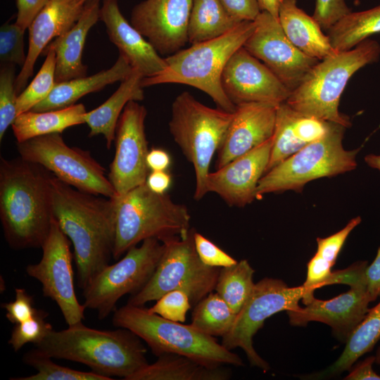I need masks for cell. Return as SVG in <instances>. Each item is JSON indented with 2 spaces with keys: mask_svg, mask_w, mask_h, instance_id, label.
<instances>
[{
  "mask_svg": "<svg viewBox=\"0 0 380 380\" xmlns=\"http://www.w3.org/2000/svg\"><path fill=\"white\" fill-rule=\"evenodd\" d=\"M255 21H241L227 33L213 39L191 44L165 58L166 68L142 79L143 87L167 83L189 85L207 94L219 108L234 113V106L221 84L223 70L231 56L255 29Z\"/></svg>",
  "mask_w": 380,
  "mask_h": 380,
  "instance_id": "4",
  "label": "cell"
},
{
  "mask_svg": "<svg viewBox=\"0 0 380 380\" xmlns=\"http://www.w3.org/2000/svg\"><path fill=\"white\" fill-rule=\"evenodd\" d=\"M144 77L136 70L124 80L118 89L99 107L87 111L84 122L89 126V137L102 134L106 146L111 148L115 140L118 120L127 103L130 101H141L144 99L141 81Z\"/></svg>",
  "mask_w": 380,
  "mask_h": 380,
  "instance_id": "27",
  "label": "cell"
},
{
  "mask_svg": "<svg viewBox=\"0 0 380 380\" xmlns=\"http://www.w3.org/2000/svg\"><path fill=\"white\" fill-rule=\"evenodd\" d=\"M46 56L38 73L17 99V116L31 110L37 104L44 100L52 91L56 82V53L48 50L42 53Z\"/></svg>",
  "mask_w": 380,
  "mask_h": 380,
  "instance_id": "38",
  "label": "cell"
},
{
  "mask_svg": "<svg viewBox=\"0 0 380 380\" xmlns=\"http://www.w3.org/2000/svg\"><path fill=\"white\" fill-rule=\"evenodd\" d=\"M314 294L303 285L289 287L282 280L264 278L255 284L253 291L239 312L229 331L222 336V344L228 350L241 348L251 366L264 371L270 369L268 363L255 351L253 338L265 321L281 311L293 310L298 302L307 305Z\"/></svg>",
  "mask_w": 380,
  "mask_h": 380,
  "instance_id": "13",
  "label": "cell"
},
{
  "mask_svg": "<svg viewBox=\"0 0 380 380\" xmlns=\"http://www.w3.org/2000/svg\"><path fill=\"white\" fill-rule=\"evenodd\" d=\"M101 6V0H87L75 24L52 40L42 51L53 50L56 53V82L87 75V66L82 63L83 49L90 29L100 20Z\"/></svg>",
  "mask_w": 380,
  "mask_h": 380,
  "instance_id": "24",
  "label": "cell"
},
{
  "mask_svg": "<svg viewBox=\"0 0 380 380\" xmlns=\"http://www.w3.org/2000/svg\"><path fill=\"white\" fill-rule=\"evenodd\" d=\"M194 241L199 258L208 266L222 268L230 267L237 262L234 258L195 230Z\"/></svg>",
  "mask_w": 380,
  "mask_h": 380,
  "instance_id": "43",
  "label": "cell"
},
{
  "mask_svg": "<svg viewBox=\"0 0 380 380\" xmlns=\"http://www.w3.org/2000/svg\"><path fill=\"white\" fill-rule=\"evenodd\" d=\"M380 339V302L369 309L363 320L353 331L339 357L326 369L310 375V379L334 377L350 369L364 354L370 352Z\"/></svg>",
  "mask_w": 380,
  "mask_h": 380,
  "instance_id": "30",
  "label": "cell"
},
{
  "mask_svg": "<svg viewBox=\"0 0 380 380\" xmlns=\"http://www.w3.org/2000/svg\"><path fill=\"white\" fill-rule=\"evenodd\" d=\"M346 129L334 122L324 138L307 144L267 172L259 181L257 198L270 193L289 190L301 192L309 182L355 170L356 157L361 148H344Z\"/></svg>",
  "mask_w": 380,
  "mask_h": 380,
  "instance_id": "9",
  "label": "cell"
},
{
  "mask_svg": "<svg viewBox=\"0 0 380 380\" xmlns=\"http://www.w3.org/2000/svg\"><path fill=\"white\" fill-rule=\"evenodd\" d=\"M254 272L246 260L220 268L215 291L236 314L253 291Z\"/></svg>",
  "mask_w": 380,
  "mask_h": 380,
  "instance_id": "35",
  "label": "cell"
},
{
  "mask_svg": "<svg viewBox=\"0 0 380 380\" xmlns=\"http://www.w3.org/2000/svg\"><path fill=\"white\" fill-rule=\"evenodd\" d=\"M296 114L286 102L277 106L272 145L265 173L305 146L293 131Z\"/></svg>",
  "mask_w": 380,
  "mask_h": 380,
  "instance_id": "36",
  "label": "cell"
},
{
  "mask_svg": "<svg viewBox=\"0 0 380 380\" xmlns=\"http://www.w3.org/2000/svg\"><path fill=\"white\" fill-rule=\"evenodd\" d=\"M375 362L377 363L378 365H380V346L379 347L376 353Z\"/></svg>",
  "mask_w": 380,
  "mask_h": 380,
  "instance_id": "54",
  "label": "cell"
},
{
  "mask_svg": "<svg viewBox=\"0 0 380 380\" xmlns=\"http://www.w3.org/2000/svg\"><path fill=\"white\" fill-rule=\"evenodd\" d=\"M221 84L224 94L236 106L247 103L278 106L286 102L291 93L262 62L243 46L227 63Z\"/></svg>",
  "mask_w": 380,
  "mask_h": 380,
  "instance_id": "17",
  "label": "cell"
},
{
  "mask_svg": "<svg viewBox=\"0 0 380 380\" xmlns=\"http://www.w3.org/2000/svg\"><path fill=\"white\" fill-rule=\"evenodd\" d=\"M364 160L368 166L380 171V155L370 153L365 156Z\"/></svg>",
  "mask_w": 380,
  "mask_h": 380,
  "instance_id": "53",
  "label": "cell"
},
{
  "mask_svg": "<svg viewBox=\"0 0 380 380\" xmlns=\"http://www.w3.org/2000/svg\"><path fill=\"white\" fill-rule=\"evenodd\" d=\"M230 376L231 370L223 366L210 367L185 355L167 353L129 380H227Z\"/></svg>",
  "mask_w": 380,
  "mask_h": 380,
  "instance_id": "28",
  "label": "cell"
},
{
  "mask_svg": "<svg viewBox=\"0 0 380 380\" xmlns=\"http://www.w3.org/2000/svg\"><path fill=\"white\" fill-rule=\"evenodd\" d=\"M227 11L239 21H254L261 12L258 0H220Z\"/></svg>",
  "mask_w": 380,
  "mask_h": 380,
  "instance_id": "46",
  "label": "cell"
},
{
  "mask_svg": "<svg viewBox=\"0 0 380 380\" xmlns=\"http://www.w3.org/2000/svg\"><path fill=\"white\" fill-rule=\"evenodd\" d=\"M49 0H16L18 9L15 23L25 31Z\"/></svg>",
  "mask_w": 380,
  "mask_h": 380,
  "instance_id": "47",
  "label": "cell"
},
{
  "mask_svg": "<svg viewBox=\"0 0 380 380\" xmlns=\"http://www.w3.org/2000/svg\"><path fill=\"white\" fill-rule=\"evenodd\" d=\"M86 108L82 103L53 110H29L18 115L11 125L17 143L54 133L84 122Z\"/></svg>",
  "mask_w": 380,
  "mask_h": 380,
  "instance_id": "29",
  "label": "cell"
},
{
  "mask_svg": "<svg viewBox=\"0 0 380 380\" xmlns=\"http://www.w3.org/2000/svg\"><path fill=\"white\" fill-rule=\"evenodd\" d=\"M127 61L120 54L114 65L91 76L56 82L50 94L31 110L42 112L58 110L75 104L82 96L100 91L106 86L122 82L132 72Z\"/></svg>",
  "mask_w": 380,
  "mask_h": 380,
  "instance_id": "25",
  "label": "cell"
},
{
  "mask_svg": "<svg viewBox=\"0 0 380 380\" xmlns=\"http://www.w3.org/2000/svg\"><path fill=\"white\" fill-rule=\"evenodd\" d=\"M87 0H49L34 19L29 30V46L25 65L16 77L18 94L26 87L39 55L54 39L68 31L79 20Z\"/></svg>",
  "mask_w": 380,
  "mask_h": 380,
  "instance_id": "22",
  "label": "cell"
},
{
  "mask_svg": "<svg viewBox=\"0 0 380 380\" xmlns=\"http://www.w3.org/2000/svg\"><path fill=\"white\" fill-rule=\"evenodd\" d=\"M243 47L262 62L291 91L319 61L303 53L286 37L278 18L261 11Z\"/></svg>",
  "mask_w": 380,
  "mask_h": 380,
  "instance_id": "16",
  "label": "cell"
},
{
  "mask_svg": "<svg viewBox=\"0 0 380 380\" xmlns=\"http://www.w3.org/2000/svg\"><path fill=\"white\" fill-rule=\"evenodd\" d=\"M172 163L167 151L160 148H152L146 156V164L150 171H167Z\"/></svg>",
  "mask_w": 380,
  "mask_h": 380,
  "instance_id": "50",
  "label": "cell"
},
{
  "mask_svg": "<svg viewBox=\"0 0 380 380\" xmlns=\"http://www.w3.org/2000/svg\"><path fill=\"white\" fill-rule=\"evenodd\" d=\"M192 307L186 293L174 290L156 300L149 310L162 317L177 322H184L189 310Z\"/></svg>",
  "mask_w": 380,
  "mask_h": 380,
  "instance_id": "42",
  "label": "cell"
},
{
  "mask_svg": "<svg viewBox=\"0 0 380 380\" xmlns=\"http://www.w3.org/2000/svg\"><path fill=\"white\" fill-rule=\"evenodd\" d=\"M346 293L330 300L313 298L305 308L286 311L293 326L305 327L315 321L328 324L341 341L346 343L353 331L363 320L372 302L365 279L350 286Z\"/></svg>",
  "mask_w": 380,
  "mask_h": 380,
  "instance_id": "19",
  "label": "cell"
},
{
  "mask_svg": "<svg viewBox=\"0 0 380 380\" xmlns=\"http://www.w3.org/2000/svg\"><path fill=\"white\" fill-rule=\"evenodd\" d=\"M113 199L115 260L145 239L156 238L164 243L184 237L191 229L186 206L174 202L167 193L152 191L146 182Z\"/></svg>",
  "mask_w": 380,
  "mask_h": 380,
  "instance_id": "6",
  "label": "cell"
},
{
  "mask_svg": "<svg viewBox=\"0 0 380 380\" xmlns=\"http://www.w3.org/2000/svg\"><path fill=\"white\" fill-rule=\"evenodd\" d=\"M15 23L8 22L0 28V61L1 64L18 65L21 68L25 65L27 53L24 49V34Z\"/></svg>",
  "mask_w": 380,
  "mask_h": 380,
  "instance_id": "41",
  "label": "cell"
},
{
  "mask_svg": "<svg viewBox=\"0 0 380 380\" xmlns=\"http://www.w3.org/2000/svg\"><path fill=\"white\" fill-rule=\"evenodd\" d=\"M361 220V217H355L336 233L326 238H317V249L307 264V277L303 284L311 293L314 294L317 289L333 284L331 268L346 239Z\"/></svg>",
  "mask_w": 380,
  "mask_h": 380,
  "instance_id": "31",
  "label": "cell"
},
{
  "mask_svg": "<svg viewBox=\"0 0 380 380\" xmlns=\"http://www.w3.org/2000/svg\"><path fill=\"white\" fill-rule=\"evenodd\" d=\"M147 110L136 101L125 106L118 122L113 160L108 177L117 196L146 182L149 169L146 164L148 153L145 133Z\"/></svg>",
  "mask_w": 380,
  "mask_h": 380,
  "instance_id": "15",
  "label": "cell"
},
{
  "mask_svg": "<svg viewBox=\"0 0 380 380\" xmlns=\"http://www.w3.org/2000/svg\"><path fill=\"white\" fill-rule=\"evenodd\" d=\"M278 20L289 40L305 55L320 61L336 51L319 23L296 0H280Z\"/></svg>",
  "mask_w": 380,
  "mask_h": 380,
  "instance_id": "26",
  "label": "cell"
},
{
  "mask_svg": "<svg viewBox=\"0 0 380 380\" xmlns=\"http://www.w3.org/2000/svg\"><path fill=\"white\" fill-rule=\"evenodd\" d=\"M236 315L216 292H211L194 307L190 324L208 336L222 337L232 327Z\"/></svg>",
  "mask_w": 380,
  "mask_h": 380,
  "instance_id": "34",
  "label": "cell"
},
{
  "mask_svg": "<svg viewBox=\"0 0 380 380\" xmlns=\"http://www.w3.org/2000/svg\"><path fill=\"white\" fill-rule=\"evenodd\" d=\"M193 0H144L132 10L130 23L160 55L170 56L188 42Z\"/></svg>",
  "mask_w": 380,
  "mask_h": 380,
  "instance_id": "18",
  "label": "cell"
},
{
  "mask_svg": "<svg viewBox=\"0 0 380 380\" xmlns=\"http://www.w3.org/2000/svg\"><path fill=\"white\" fill-rule=\"evenodd\" d=\"M194 229L182 238L164 242V250L154 273L146 285L130 295L128 304L143 306L166 293L181 290L192 306L215 290L220 267L202 262L196 251Z\"/></svg>",
  "mask_w": 380,
  "mask_h": 380,
  "instance_id": "10",
  "label": "cell"
},
{
  "mask_svg": "<svg viewBox=\"0 0 380 380\" xmlns=\"http://www.w3.org/2000/svg\"><path fill=\"white\" fill-rule=\"evenodd\" d=\"M261 11H267L278 18L280 0H258Z\"/></svg>",
  "mask_w": 380,
  "mask_h": 380,
  "instance_id": "52",
  "label": "cell"
},
{
  "mask_svg": "<svg viewBox=\"0 0 380 380\" xmlns=\"http://www.w3.org/2000/svg\"><path fill=\"white\" fill-rule=\"evenodd\" d=\"M375 356H369L355 367H352L350 373L344 378L347 380H380V375L376 374L373 368Z\"/></svg>",
  "mask_w": 380,
  "mask_h": 380,
  "instance_id": "49",
  "label": "cell"
},
{
  "mask_svg": "<svg viewBox=\"0 0 380 380\" xmlns=\"http://www.w3.org/2000/svg\"><path fill=\"white\" fill-rule=\"evenodd\" d=\"M113 324L138 336L156 356L167 353L185 355L210 367L243 366L241 358L191 324L173 322L143 306L126 305L115 309Z\"/></svg>",
  "mask_w": 380,
  "mask_h": 380,
  "instance_id": "7",
  "label": "cell"
},
{
  "mask_svg": "<svg viewBox=\"0 0 380 380\" xmlns=\"http://www.w3.org/2000/svg\"><path fill=\"white\" fill-rule=\"evenodd\" d=\"M146 184L152 191L164 194L172 184V176L167 171H150Z\"/></svg>",
  "mask_w": 380,
  "mask_h": 380,
  "instance_id": "51",
  "label": "cell"
},
{
  "mask_svg": "<svg viewBox=\"0 0 380 380\" xmlns=\"http://www.w3.org/2000/svg\"><path fill=\"white\" fill-rule=\"evenodd\" d=\"M233 113L206 106L188 91L182 92L172 102L169 129L194 167L196 200L207 194L205 182L210 165L222 142Z\"/></svg>",
  "mask_w": 380,
  "mask_h": 380,
  "instance_id": "8",
  "label": "cell"
},
{
  "mask_svg": "<svg viewBox=\"0 0 380 380\" xmlns=\"http://www.w3.org/2000/svg\"><path fill=\"white\" fill-rule=\"evenodd\" d=\"M15 293V300L2 303L1 307L6 312V317L8 320L18 324L34 317L39 309L34 307L33 297L25 289L16 288Z\"/></svg>",
  "mask_w": 380,
  "mask_h": 380,
  "instance_id": "44",
  "label": "cell"
},
{
  "mask_svg": "<svg viewBox=\"0 0 380 380\" xmlns=\"http://www.w3.org/2000/svg\"><path fill=\"white\" fill-rule=\"evenodd\" d=\"M164 250L156 238L129 248L124 257L104 267L83 290L84 305L96 312L100 319L115 310L125 295L141 290L154 273Z\"/></svg>",
  "mask_w": 380,
  "mask_h": 380,
  "instance_id": "12",
  "label": "cell"
},
{
  "mask_svg": "<svg viewBox=\"0 0 380 380\" xmlns=\"http://www.w3.org/2000/svg\"><path fill=\"white\" fill-rule=\"evenodd\" d=\"M100 20L105 24L108 38L118 49L119 54L144 78L156 75L166 68L165 59L125 18L118 0H103Z\"/></svg>",
  "mask_w": 380,
  "mask_h": 380,
  "instance_id": "23",
  "label": "cell"
},
{
  "mask_svg": "<svg viewBox=\"0 0 380 380\" xmlns=\"http://www.w3.org/2000/svg\"><path fill=\"white\" fill-rule=\"evenodd\" d=\"M277 107L266 103H247L236 106L217 151L216 170L272 137Z\"/></svg>",
  "mask_w": 380,
  "mask_h": 380,
  "instance_id": "21",
  "label": "cell"
},
{
  "mask_svg": "<svg viewBox=\"0 0 380 380\" xmlns=\"http://www.w3.org/2000/svg\"><path fill=\"white\" fill-rule=\"evenodd\" d=\"M241 22L227 11L220 0H193L187 30L188 42L195 44L217 38Z\"/></svg>",
  "mask_w": 380,
  "mask_h": 380,
  "instance_id": "32",
  "label": "cell"
},
{
  "mask_svg": "<svg viewBox=\"0 0 380 380\" xmlns=\"http://www.w3.org/2000/svg\"><path fill=\"white\" fill-rule=\"evenodd\" d=\"M367 291L372 301L380 296V247L370 265H367L365 274Z\"/></svg>",
  "mask_w": 380,
  "mask_h": 380,
  "instance_id": "48",
  "label": "cell"
},
{
  "mask_svg": "<svg viewBox=\"0 0 380 380\" xmlns=\"http://www.w3.org/2000/svg\"><path fill=\"white\" fill-rule=\"evenodd\" d=\"M51 175L21 157L0 158V220L11 248H42L54 220Z\"/></svg>",
  "mask_w": 380,
  "mask_h": 380,
  "instance_id": "2",
  "label": "cell"
},
{
  "mask_svg": "<svg viewBox=\"0 0 380 380\" xmlns=\"http://www.w3.org/2000/svg\"><path fill=\"white\" fill-rule=\"evenodd\" d=\"M132 331L99 330L82 322L61 330H52L35 349L51 358L84 364L99 374L129 377L148 365L147 350Z\"/></svg>",
  "mask_w": 380,
  "mask_h": 380,
  "instance_id": "3",
  "label": "cell"
},
{
  "mask_svg": "<svg viewBox=\"0 0 380 380\" xmlns=\"http://www.w3.org/2000/svg\"><path fill=\"white\" fill-rule=\"evenodd\" d=\"M15 65L1 64L0 70V141L17 117V99L15 82Z\"/></svg>",
  "mask_w": 380,
  "mask_h": 380,
  "instance_id": "39",
  "label": "cell"
},
{
  "mask_svg": "<svg viewBox=\"0 0 380 380\" xmlns=\"http://www.w3.org/2000/svg\"><path fill=\"white\" fill-rule=\"evenodd\" d=\"M51 357L43 355L35 348L23 356V361L37 370L32 375L11 378L13 380H111L113 378L93 371L83 372L56 364Z\"/></svg>",
  "mask_w": 380,
  "mask_h": 380,
  "instance_id": "37",
  "label": "cell"
},
{
  "mask_svg": "<svg viewBox=\"0 0 380 380\" xmlns=\"http://www.w3.org/2000/svg\"><path fill=\"white\" fill-rule=\"evenodd\" d=\"M47 315V312L39 309L30 319L15 324L8 341L14 351L20 350L27 343H39L53 329L45 319Z\"/></svg>",
  "mask_w": 380,
  "mask_h": 380,
  "instance_id": "40",
  "label": "cell"
},
{
  "mask_svg": "<svg viewBox=\"0 0 380 380\" xmlns=\"http://www.w3.org/2000/svg\"><path fill=\"white\" fill-rule=\"evenodd\" d=\"M379 32L380 4L362 11H351L334 24L327 35L335 51H344Z\"/></svg>",
  "mask_w": 380,
  "mask_h": 380,
  "instance_id": "33",
  "label": "cell"
},
{
  "mask_svg": "<svg viewBox=\"0 0 380 380\" xmlns=\"http://www.w3.org/2000/svg\"><path fill=\"white\" fill-rule=\"evenodd\" d=\"M54 219L74 248L82 291L113 257L115 234L113 198L80 191L51 177Z\"/></svg>",
  "mask_w": 380,
  "mask_h": 380,
  "instance_id": "1",
  "label": "cell"
},
{
  "mask_svg": "<svg viewBox=\"0 0 380 380\" xmlns=\"http://www.w3.org/2000/svg\"><path fill=\"white\" fill-rule=\"evenodd\" d=\"M17 148L23 159L39 165L80 191L107 198L117 196L106 169L89 151L68 146L60 133L17 143Z\"/></svg>",
  "mask_w": 380,
  "mask_h": 380,
  "instance_id": "11",
  "label": "cell"
},
{
  "mask_svg": "<svg viewBox=\"0 0 380 380\" xmlns=\"http://www.w3.org/2000/svg\"><path fill=\"white\" fill-rule=\"evenodd\" d=\"M272 145V137L210 172L205 182L207 193L217 194L230 206L243 208L252 203L266 172Z\"/></svg>",
  "mask_w": 380,
  "mask_h": 380,
  "instance_id": "20",
  "label": "cell"
},
{
  "mask_svg": "<svg viewBox=\"0 0 380 380\" xmlns=\"http://www.w3.org/2000/svg\"><path fill=\"white\" fill-rule=\"evenodd\" d=\"M351 12L345 0H316L313 18L322 30H329L343 17Z\"/></svg>",
  "mask_w": 380,
  "mask_h": 380,
  "instance_id": "45",
  "label": "cell"
},
{
  "mask_svg": "<svg viewBox=\"0 0 380 380\" xmlns=\"http://www.w3.org/2000/svg\"><path fill=\"white\" fill-rule=\"evenodd\" d=\"M41 248L40 261L27 265L26 273L39 281L43 295L57 304L68 326L82 322L86 308L75 293L69 239L55 219Z\"/></svg>",
  "mask_w": 380,
  "mask_h": 380,
  "instance_id": "14",
  "label": "cell"
},
{
  "mask_svg": "<svg viewBox=\"0 0 380 380\" xmlns=\"http://www.w3.org/2000/svg\"><path fill=\"white\" fill-rule=\"evenodd\" d=\"M379 58L380 44L371 38L350 50L336 51L307 73L286 102L302 115L350 127L349 118L338 110L341 96L357 71Z\"/></svg>",
  "mask_w": 380,
  "mask_h": 380,
  "instance_id": "5",
  "label": "cell"
}]
</instances>
